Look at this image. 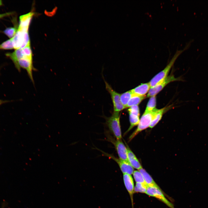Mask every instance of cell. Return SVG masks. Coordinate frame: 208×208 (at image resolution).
Segmentation results:
<instances>
[{
	"label": "cell",
	"mask_w": 208,
	"mask_h": 208,
	"mask_svg": "<svg viewBox=\"0 0 208 208\" xmlns=\"http://www.w3.org/2000/svg\"><path fill=\"white\" fill-rule=\"evenodd\" d=\"M177 50L170 61L164 70L155 75L149 82L151 88L153 87L163 80L167 76L171 68L179 55L187 49Z\"/></svg>",
	"instance_id": "obj_1"
},
{
	"label": "cell",
	"mask_w": 208,
	"mask_h": 208,
	"mask_svg": "<svg viewBox=\"0 0 208 208\" xmlns=\"http://www.w3.org/2000/svg\"><path fill=\"white\" fill-rule=\"evenodd\" d=\"M158 110L155 108L152 111L144 112L140 120L137 129L130 136L129 141L131 140L140 132L149 127Z\"/></svg>",
	"instance_id": "obj_2"
},
{
	"label": "cell",
	"mask_w": 208,
	"mask_h": 208,
	"mask_svg": "<svg viewBox=\"0 0 208 208\" xmlns=\"http://www.w3.org/2000/svg\"><path fill=\"white\" fill-rule=\"evenodd\" d=\"M119 112H114L107 118L106 122L109 128L117 140H121L122 135L120 123Z\"/></svg>",
	"instance_id": "obj_3"
},
{
	"label": "cell",
	"mask_w": 208,
	"mask_h": 208,
	"mask_svg": "<svg viewBox=\"0 0 208 208\" xmlns=\"http://www.w3.org/2000/svg\"><path fill=\"white\" fill-rule=\"evenodd\" d=\"M104 81L106 89L111 96L113 105L114 112H120L125 108L120 101V94L114 90L105 80H104Z\"/></svg>",
	"instance_id": "obj_4"
},
{
	"label": "cell",
	"mask_w": 208,
	"mask_h": 208,
	"mask_svg": "<svg viewBox=\"0 0 208 208\" xmlns=\"http://www.w3.org/2000/svg\"><path fill=\"white\" fill-rule=\"evenodd\" d=\"M180 80V78L175 77L173 75L167 76L163 80L155 86L151 88L147 94V97L155 96L159 92L169 83L174 81Z\"/></svg>",
	"instance_id": "obj_5"
},
{
	"label": "cell",
	"mask_w": 208,
	"mask_h": 208,
	"mask_svg": "<svg viewBox=\"0 0 208 208\" xmlns=\"http://www.w3.org/2000/svg\"><path fill=\"white\" fill-rule=\"evenodd\" d=\"M16 67L18 71L20 70L21 68L25 69L30 79L34 83L33 71L34 68L33 66L32 59L24 57L18 60Z\"/></svg>",
	"instance_id": "obj_6"
},
{
	"label": "cell",
	"mask_w": 208,
	"mask_h": 208,
	"mask_svg": "<svg viewBox=\"0 0 208 208\" xmlns=\"http://www.w3.org/2000/svg\"><path fill=\"white\" fill-rule=\"evenodd\" d=\"M146 193L150 196L159 199L169 207L174 208L173 205L164 196L160 188L148 186Z\"/></svg>",
	"instance_id": "obj_7"
},
{
	"label": "cell",
	"mask_w": 208,
	"mask_h": 208,
	"mask_svg": "<svg viewBox=\"0 0 208 208\" xmlns=\"http://www.w3.org/2000/svg\"><path fill=\"white\" fill-rule=\"evenodd\" d=\"M106 154L117 163L123 174L131 175L133 174L134 171L133 168L129 162L116 158L112 155Z\"/></svg>",
	"instance_id": "obj_8"
},
{
	"label": "cell",
	"mask_w": 208,
	"mask_h": 208,
	"mask_svg": "<svg viewBox=\"0 0 208 208\" xmlns=\"http://www.w3.org/2000/svg\"><path fill=\"white\" fill-rule=\"evenodd\" d=\"M27 28H18L14 36L12 39L14 49H20L24 40L25 32L28 31Z\"/></svg>",
	"instance_id": "obj_9"
},
{
	"label": "cell",
	"mask_w": 208,
	"mask_h": 208,
	"mask_svg": "<svg viewBox=\"0 0 208 208\" xmlns=\"http://www.w3.org/2000/svg\"><path fill=\"white\" fill-rule=\"evenodd\" d=\"M113 143L115 147L119 159L129 162L127 158V148L121 140L116 139V141H114Z\"/></svg>",
	"instance_id": "obj_10"
},
{
	"label": "cell",
	"mask_w": 208,
	"mask_h": 208,
	"mask_svg": "<svg viewBox=\"0 0 208 208\" xmlns=\"http://www.w3.org/2000/svg\"><path fill=\"white\" fill-rule=\"evenodd\" d=\"M123 180L125 187L130 195L133 206V195L134 193L133 179L131 175L123 174Z\"/></svg>",
	"instance_id": "obj_11"
},
{
	"label": "cell",
	"mask_w": 208,
	"mask_h": 208,
	"mask_svg": "<svg viewBox=\"0 0 208 208\" xmlns=\"http://www.w3.org/2000/svg\"><path fill=\"white\" fill-rule=\"evenodd\" d=\"M127 158L129 162L133 168L138 170L142 168V166L135 155L128 146H127Z\"/></svg>",
	"instance_id": "obj_12"
},
{
	"label": "cell",
	"mask_w": 208,
	"mask_h": 208,
	"mask_svg": "<svg viewBox=\"0 0 208 208\" xmlns=\"http://www.w3.org/2000/svg\"><path fill=\"white\" fill-rule=\"evenodd\" d=\"M151 86L149 83H142L131 90L133 94L139 96H144L148 92Z\"/></svg>",
	"instance_id": "obj_13"
},
{
	"label": "cell",
	"mask_w": 208,
	"mask_h": 208,
	"mask_svg": "<svg viewBox=\"0 0 208 208\" xmlns=\"http://www.w3.org/2000/svg\"><path fill=\"white\" fill-rule=\"evenodd\" d=\"M34 14L33 12L21 16L19 17V24L18 27H29L31 19Z\"/></svg>",
	"instance_id": "obj_14"
},
{
	"label": "cell",
	"mask_w": 208,
	"mask_h": 208,
	"mask_svg": "<svg viewBox=\"0 0 208 208\" xmlns=\"http://www.w3.org/2000/svg\"><path fill=\"white\" fill-rule=\"evenodd\" d=\"M142 174L148 186L159 188L151 176L142 168L138 170Z\"/></svg>",
	"instance_id": "obj_15"
},
{
	"label": "cell",
	"mask_w": 208,
	"mask_h": 208,
	"mask_svg": "<svg viewBox=\"0 0 208 208\" xmlns=\"http://www.w3.org/2000/svg\"><path fill=\"white\" fill-rule=\"evenodd\" d=\"M5 55L12 61L15 66L17 65L18 60L23 57L22 53V49H16L14 52L7 53Z\"/></svg>",
	"instance_id": "obj_16"
},
{
	"label": "cell",
	"mask_w": 208,
	"mask_h": 208,
	"mask_svg": "<svg viewBox=\"0 0 208 208\" xmlns=\"http://www.w3.org/2000/svg\"><path fill=\"white\" fill-rule=\"evenodd\" d=\"M145 97V96H141L133 94L126 108L130 107L133 105H138Z\"/></svg>",
	"instance_id": "obj_17"
},
{
	"label": "cell",
	"mask_w": 208,
	"mask_h": 208,
	"mask_svg": "<svg viewBox=\"0 0 208 208\" xmlns=\"http://www.w3.org/2000/svg\"><path fill=\"white\" fill-rule=\"evenodd\" d=\"M165 109V108L158 109L149 126L150 128L153 127L161 119Z\"/></svg>",
	"instance_id": "obj_18"
},
{
	"label": "cell",
	"mask_w": 208,
	"mask_h": 208,
	"mask_svg": "<svg viewBox=\"0 0 208 208\" xmlns=\"http://www.w3.org/2000/svg\"><path fill=\"white\" fill-rule=\"evenodd\" d=\"M130 126L125 134L130 131L134 127L138 125L140 121L139 116L129 113Z\"/></svg>",
	"instance_id": "obj_19"
},
{
	"label": "cell",
	"mask_w": 208,
	"mask_h": 208,
	"mask_svg": "<svg viewBox=\"0 0 208 208\" xmlns=\"http://www.w3.org/2000/svg\"><path fill=\"white\" fill-rule=\"evenodd\" d=\"M131 90L127 91L120 94V100L123 105L126 108V106L133 95Z\"/></svg>",
	"instance_id": "obj_20"
},
{
	"label": "cell",
	"mask_w": 208,
	"mask_h": 208,
	"mask_svg": "<svg viewBox=\"0 0 208 208\" xmlns=\"http://www.w3.org/2000/svg\"><path fill=\"white\" fill-rule=\"evenodd\" d=\"M156 102L155 96L151 97L148 103L145 112H151L155 108Z\"/></svg>",
	"instance_id": "obj_21"
},
{
	"label": "cell",
	"mask_w": 208,
	"mask_h": 208,
	"mask_svg": "<svg viewBox=\"0 0 208 208\" xmlns=\"http://www.w3.org/2000/svg\"><path fill=\"white\" fill-rule=\"evenodd\" d=\"M133 174L136 183H140L147 185L142 174L139 171L135 170L134 171Z\"/></svg>",
	"instance_id": "obj_22"
},
{
	"label": "cell",
	"mask_w": 208,
	"mask_h": 208,
	"mask_svg": "<svg viewBox=\"0 0 208 208\" xmlns=\"http://www.w3.org/2000/svg\"><path fill=\"white\" fill-rule=\"evenodd\" d=\"M148 185L140 183H136L134 187V192L146 193Z\"/></svg>",
	"instance_id": "obj_23"
},
{
	"label": "cell",
	"mask_w": 208,
	"mask_h": 208,
	"mask_svg": "<svg viewBox=\"0 0 208 208\" xmlns=\"http://www.w3.org/2000/svg\"><path fill=\"white\" fill-rule=\"evenodd\" d=\"M14 49L12 39L8 40L0 44V50L12 49Z\"/></svg>",
	"instance_id": "obj_24"
},
{
	"label": "cell",
	"mask_w": 208,
	"mask_h": 208,
	"mask_svg": "<svg viewBox=\"0 0 208 208\" xmlns=\"http://www.w3.org/2000/svg\"><path fill=\"white\" fill-rule=\"evenodd\" d=\"M17 29L14 27H9L7 28L4 30L3 32L9 38L11 39L16 34Z\"/></svg>",
	"instance_id": "obj_25"
},
{
	"label": "cell",
	"mask_w": 208,
	"mask_h": 208,
	"mask_svg": "<svg viewBox=\"0 0 208 208\" xmlns=\"http://www.w3.org/2000/svg\"><path fill=\"white\" fill-rule=\"evenodd\" d=\"M22 53L24 57L32 59V55L30 47V44L27 45L22 49Z\"/></svg>",
	"instance_id": "obj_26"
},
{
	"label": "cell",
	"mask_w": 208,
	"mask_h": 208,
	"mask_svg": "<svg viewBox=\"0 0 208 208\" xmlns=\"http://www.w3.org/2000/svg\"><path fill=\"white\" fill-rule=\"evenodd\" d=\"M128 110L129 113L140 116L139 109L138 105H133L129 107Z\"/></svg>",
	"instance_id": "obj_27"
},
{
	"label": "cell",
	"mask_w": 208,
	"mask_h": 208,
	"mask_svg": "<svg viewBox=\"0 0 208 208\" xmlns=\"http://www.w3.org/2000/svg\"><path fill=\"white\" fill-rule=\"evenodd\" d=\"M12 14V12H7L2 14H0V19L5 16L10 15Z\"/></svg>",
	"instance_id": "obj_28"
},
{
	"label": "cell",
	"mask_w": 208,
	"mask_h": 208,
	"mask_svg": "<svg viewBox=\"0 0 208 208\" xmlns=\"http://www.w3.org/2000/svg\"><path fill=\"white\" fill-rule=\"evenodd\" d=\"M2 5V2L1 0H0V6Z\"/></svg>",
	"instance_id": "obj_29"
},
{
	"label": "cell",
	"mask_w": 208,
	"mask_h": 208,
	"mask_svg": "<svg viewBox=\"0 0 208 208\" xmlns=\"http://www.w3.org/2000/svg\"><path fill=\"white\" fill-rule=\"evenodd\" d=\"M3 102L2 101H0V105L3 103Z\"/></svg>",
	"instance_id": "obj_30"
},
{
	"label": "cell",
	"mask_w": 208,
	"mask_h": 208,
	"mask_svg": "<svg viewBox=\"0 0 208 208\" xmlns=\"http://www.w3.org/2000/svg\"><path fill=\"white\" fill-rule=\"evenodd\" d=\"M4 205H3L2 208H4Z\"/></svg>",
	"instance_id": "obj_31"
}]
</instances>
